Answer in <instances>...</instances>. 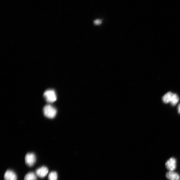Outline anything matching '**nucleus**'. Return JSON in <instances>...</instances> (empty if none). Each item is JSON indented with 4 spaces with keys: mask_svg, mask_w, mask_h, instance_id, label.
Returning a JSON list of instances; mask_svg holds the SVG:
<instances>
[{
    "mask_svg": "<svg viewBox=\"0 0 180 180\" xmlns=\"http://www.w3.org/2000/svg\"><path fill=\"white\" fill-rule=\"evenodd\" d=\"M5 180H17V176L15 173L12 170H8L4 175Z\"/></svg>",
    "mask_w": 180,
    "mask_h": 180,
    "instance_id": "423d86ee",
    "label": "nucleus"
},
{
    "mask_svg": "<svg viewBox=\"0 0 180 180\" xmlns=\"http://www.w3.org/2000/svg\"><path fill=\"white\" fill-rule=\"evenodd\" d=\"M94 24L96 25H99L102 23V21L101 20L96 19L94 22Z\"/></svg>",
    "mask_w": 180,
    "mask_h": 180,
    "instance_id": "f8f14e48",
    "label": "nucleus"
},
{
    "mask_svg": "<svg viewBox=\"0 0 180 180\" xmlns=\"http://www.w3.org/2000/svg\"><path fill=\"white\" fill-rule=\"evenodd\" d=\"M173 93L169 92L166 93V94L162 97V99L163 102L165 103H168L171 102Z\"/></svg>",
    "mask_w": 180,
    "mask_h": 180,
    "instance_id": "6e6552de",
    "label": "nucleus"
},
{
    "mask_svg": "<svg viewBox=\"0 0 180 180\" xmlns=\"http://www.w3.org/2000/svg\"><path fill=\"white\" fill-rule=\"evenodd\" d=\"M48 169L46 166H43L36 170L35 174L40 178H44L48 174Z\"/></svg>",
    "mask_w": 180,
    "mask_h": 180,
    "instance_id": "39448f33",
    "label": "nucleus"
},
{
    "mask_svg": "<svg viewBox=\"0 0 180 180\" xmlns=\"http://www.w3.org/2000/svg\"><path fill=\"white\" fill-rule=\"evenodd\" d=\"M167 178L170 180H180V176L178 173L173 171H169L166 174Z\"/></svg>",
    "mask_w": 180,
    "mask_h": 180,
    "instance_id": "0eeeda50",
    "label": "nucleus"
},
{
    "mask_svg": "<svg viewBox=\"0 0 180 180\" xmlns=\"http://www.w3.org/2000/svg\"><path fill=\"white\" fill-rule=\"evenodd\" d=\"M43 96L46 101L48 103H53L56 101L57 96L54 90L52 89L47 90L44 92Z\"/></svg>",
    "mask_w": 180,
    "mask_h": 180,
    "instance_id": "f03ea898",
    "label": "nucleus"
},
{
    "mask_svg": "<svg viewBox=\"0 0 180 180\" xmlns=\"http://www.w3.org/2000/svg\"><path fill=\"white\" fill-rule=\"evenodd\" d=\"M179 101V98L178 95L173 93L171 101L170 103L172 106H175L178 103Z\"/></svg>",
    "mask_w": 180,
    "mask_h": 180,
    "instance_id": "9d476101",
    "label": "nucleus"
},
{
    "mask_svg": "<svg viewBox=\"0 0 180 180\" xmlns=\"http://www.w3.org/2000/svg\"><path fill=\"white\" fill-rule=\"evenodd\" d=\"M36 162V156L34 153H28L25 157V162L27 165L29 167L32 166Z\"/></svg>",
    "mask_w": 180,
    "mask_h": 180,
    "instance_id": "7ed1b4c3",
    "label": "nucleus"
},
{
    "mask_svg": "<svg viewBox=\"0 0 180 180\" xmlns=\"http://www.w3.org/2000/svg\"><path fill=\"white\" fill-rule=\"evenodd\" d=\"M165 167L169 171H175L176 168V161L174 158H169L165 163Z\"/></svg>",
    "mask_w": 180,
    "mask_h": 180,
    "instance_id": "20e7f679",
    "label": "nucleus"
},
{
    "mask_svg": "<svg viewBox=\"0 0 180 180\" xmlns=\"http://www.w3.org/2000/svg\"><path fill=\"white\" fill-rule=\"evenodd\" d=\"M43 112L46 117L52 119L55 118L56 115L57 110L53 106L48 105L45 106L43 108Z\"/></svg>",
    "mask_w": 180,
    "mask_h": 180,
    "instance_id": "f257e3e1",
    "label": "nucleus"
},
{
    "mask_svg": "<svg viewBox=\"0 0 180 180\" xmlns=\"http://www.w3.org/2000/svg\"><path fill=\"white\" fill-rule=\"evenodd\" d=\"M37 175L33 172H29L27 174L25 177L24 180H37Z\"/></svg>",
    "mask_w": 180,
    "mask_h": 180,
    "instance_id": "1a4fd4ad",
    "label": "nucleus"
},
{
    "mask_svg": "<svg viewBox=\"0 0 180 180\" xmlns=\"http://www.w3.org/2000/svg\"><path fill=\"white\" fill-rule=\"evenodd\" d=\"M178 112L179 114H180V104L178 105Z\"/></svg>",
    "mask_w": 180,
    "mask_h": 180,
    "instance_id": "ddd939ff",
    "label": "nucleus"
},
{
    "mask_svg": "<svg viewBox=\"0 0 180 180\" xmlns=\"http://www.w3.org/2000/svg\"><path fill=\"white\" fill-rule=\"evenodd\" d=\"M58 174L55 172H52L49 174L48 178L49 180H57Z\"/></svg>",
    "mask_w": 180,
    "mask_h": 180,
    "instance_id": "9b49d317",
    "label": "nucleus"
}]
</instances>
